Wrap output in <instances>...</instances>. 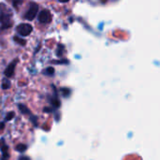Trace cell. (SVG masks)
I'll return each mask as SVG.
<instances>
[{
  "instance_id": "obj_1",
  "label": "cell",
  "mask_w": 160,
  "mask_h": 160,
  "mask_svg": "<svg viewBox=\"0 0 160 160\" xmlns=\"http://www.w3.org/2000/svg\"><path fill=\"white\" fill-rule=\"evenodd\" d=\"M10 17H12V12L5 4L0 3V22L2 24L10 22Z\"/></svg>"
},
{
  "instance_id": "obj_18",
  "label": "cell",
  "mask_w": 160,
  "mask_h": 160,
  "mask_svg": "<svg viewBox=\"0 0 160 160\" xmlns=\"http://www.w3.org/2000/svg\"><path fill=\"white\" fill-rule=\"evenodd\" d=\"M60 2H63V3H66V2H68V0H59Z\"/></svg>"
},
{
  "instance_id": "obj_10",
  "label": "cell",
  "mask_w": 160,
  "mask_h": 160,
  "mask_svg": "<svg viewBox=\"0 0 160 160\" xmlns=\"http://www.w3.org/2000/svg\"><path fill=\"white\" fill-rule=\"evenodd\" d=\"M9 1H12V2L13 6H14L15 8H18L21 4L23 3L24 0H9Z\"/></svg>"
},
{
  "instance_id": "obj_16",
  "label": "cell",
  "mask_w": 160,
  "mask_h": 160,
  "mask_svg": "<svg viewBox=\"0 0 160 160\" xmlns=\"http://www.w3.org/2000/svg\"><path fill=\"white\" fill-rule=\"evenodd\" d=\"M62 92H63V94H64V95H65V97H68V95L70 94V91L68 89H67V88L62 89Z\"/></svg>"
},
{
  "instance_id": "obj_4",
  "label": "cell",
  "mask_w": 160,
  "mask_h": 160,
  "mask_svg": "<svg viewBox=\"0 0 160 160\" xmlns=\"http://www.w3.org/2000/svg\"><path fill=\"white\" fill-rule=\"evenodd\" d=\"M52 20V14L49 10H42L38 14V22L40 24H48Z\"/></svg>"
},
{
  "instance_id": "obj_3",
  "label": "cell",
  "mask_w": 160,
  "mask_h": 160,
  "mask_svg": "<svg viewBox=\"0 0 160 160\" xmlns=\"http://www.w3.org/2000/svg\"><path fill=\"white\" fill-rule=\"evenodd\" d=\"M16 30L21 36L26 37L31 34L32 30H33V27H32V25L29 24H21L17 26Z\"/></svg>"
},
{
  "instance_id": "obj_15",
  "label": "cell",
  "mask_w": 160,
  "mask_h": 160,
  "mask_svg": "<svg viewBox=\"0 0 160 160\" xmlns=\"http://www.w3.org/2000/svg\"><path fill=\"white\" fill-rule=\"evenodd\" d=\"M14 115H15V113H14L13 112H9V113H8V114H7V117H6V119H7V120H10V119H12Z\"/></svg>"
},
{
  "instance_id": "obj_12",
  "label": "cell",
  "mask_w": 160,
  "mask_h": 160,
  "mask_svg": "<svg viewBox=\"0 0 160 160\" xmlns=\"http://www.w3.org/2000/svg\"><path fill=\"white\" fill-rule=\"evenodd\" d=\"M9 87H10V82H9L8 81L5 80V81H4V82L2 83V88L6 90V89H8Z\"/></svg>"
},
{
  "instance_id": "obj_5",
  "label": "cell",
  "mask_w": 160,
  "mask_h": 160,
  "mask_svg": "<svg viewBox=\"0 0 160 160\" xmlns=\"http://www.w3.org/2000/svg\"><path fill=\"white\" fill-rule=\"evenodd\" d=\"M18 63V59H14V61L12 63H10L9 65L8 66V68L5 70V75L8 78H10L14 75V70H15V67L16 64Z\"/></svg>"
},
{
  "instance_id": "obj_14",
  "label": "cell",
  "mask_w": 160,
  "mask_h": 160,
  "mask_svg": "<svg viewBox=\"0 0 160 160\" xmlns=\"http://www.w3.org/2000/svg\"><path fill=\"white\" fill-rule=\"evenodd\" d=\"M52 105L55 107V108H58V107L60 106V101L57 99V98H55V99H52Z\"/></svg>"
},
{
  "instance_id": "obj_11",
  "label": "cell",
  "mask_w": 160,
  "mask_h": 160,
  "mask_svg": "<svg viewBox=\"0 0 160 160\" xmlns=\"http://www.w3.org/2000/svg\"><path fill=\"white\" fill-rule=\"evenodd\" d=\"M19 108H20V110H21V112H24V113H29V111L27 110V108H26L25 105L20 104L19 105Z\"/></svg>"
},
{
  "instance_id": "obj_2",
  "label": "cell",
  "mask_w": 160,
  "mask_h": 160,
  "mask_svg": "<svg viewBox=\"0 0 160 160\" xmlns=\"http://www.w3.org/2000/svg\"><path fill=\"white\" fill-rule=\"evenodd\" d=\"M38 12V6L36 3H31L28 10L25 14V18L28 21H32L37 16Z\"/></svg>"
},
{
  "instance_id": "obj_8",
  "label": "cell",
  "mask_w": 160,
  "mask_h": 160,
  "mask_svg": "<svg viewBox=\"0 0 160 160\" xmlns=\"http://www.w3.org/2000/svg\"><path fill=\"white\" fill-rule=\"evenodd\" d=\"M51 63H52V64H56V65H63V64H68V61L67 59H63V60H60V61L53 60V61H52Z\"/></svg>"
},
{
  "instance_id": "obj_13",
  "label": "cell",
  "mask_w": 160,
  "mask_h": 160,
  "mask_svg": "<svg viewBox=\"0 0 160 160\" xmlns=\"http://www.w3.org/2000/svg\"><path fill=\"white\" fill-rule=\"evenodd\" d=\"M45 74H48V75H53V73H55V69H53V68H48L45 71H44Z\"/></svg>"
},
{
  "instance_id": "obj_17",
  "label": "cell",
  "mask_w": 160,
  "mask_h": 160,
  "mask_svg": "<svg viewBox=\"0 0 160 160\" xmlns=\"http://www.w3.org/2000/svg\"><path fill=\"white\" fill-rule=\"evenodd\" d=\"M19 160H30V158L27 157V156H22V157H20Z\"/></svg>"
},
{
  "instance_id": "obj_6",
  "label": "cell",
  "mask_w": 160,
  "mask_h": 160,
  "mask_svg": "<svg viewBox=\"0 0 160 160\" xmlns=\"http://www.w3.org/2000/svg\"><path fill=\"white\" fill-rule=\"evenodd\" d=\"M13 39H14V41H16L17 43H20V45H22V46H25V45L26 44V41H25V39L20 38H18L17 36L13 37Z\"/></svg>"
},
{
  "instance_id": "obj_7",
  "label": "cell",
  "mask_w": 160,
  "mask_h": 160,
  "mask_svg": "<svg viewBox=\"0 0 160 160\" xmlns=\"http://www.w3.org/2000/svg\"><path fill=\"white\" fill-rule=\"evenodd\" d=\"M64 52V45H62V44H59L58 45V47H57V51H56V55H57V56L58 57H61L62 55H63V52Z\"/></svg>"
},
{
  "instance_id": "obj_9",
  "label": "cell",
  "mask_w": 160,
  "mask_h": 160,
  "mask_svg": "<svg viewBox=\"0 0 160 160\" xmlns=\"http://www.w3.org/2000/svg\"><path fill=\"white\" fill-rule=\"evenodd\" d=\"M16 150L19 151V152H21V153H23V152H25L26 150V145H25V144H19L16 147Z\"/></svg>"
}]
</instances>
